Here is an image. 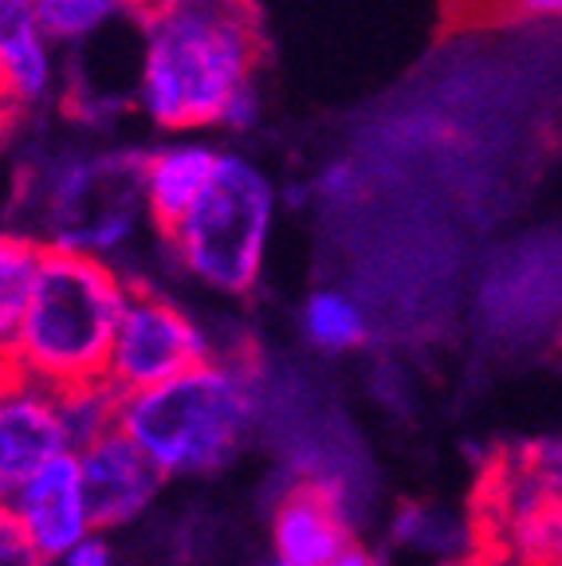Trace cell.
Returning a JSON list of instances; mask_svg holds the SVG:
<instances>
[{
  "label": "cell",
  "mask_w": 562,
  "mask_h": 566,
  "mask_svg": "<svg viewBox=\"0 0 562 566\" xmlns=\"http://www.w3.org/2000/svg\"><path fill=\"white\" fill-rule=\"evenodd\" d=\"M75 460H80L83 488H87L91 515H95L98 531H115L142 520L162 495V484H166V472L118 424L83 441L75 449Z\"/></svg>",
  "instance_id": "obj_8"
},
{
  "label": "cell",
  "mask_w": 562,
  "mask_h": 566,
  "mask_svg": "<svg viewBox=\"0 0 562 566\" xmlns=\"http://www.w3.org/2000/svg\"><path fill=\"white\" fill-rule=\"evenodd\" d=\"M138 28L134 98L158 130H232L252 118L260 63L252 0H154Z\"/></svg>",
  "instance_id": "obj_1"
},
{
  "label": "cell",
  "mask_w": 562,
  "mask_h": 566,
  "mask_svg": "<svg viewBox=\"0 0 562 566\" xmlns=\"http://www.w3.org/2000/svg\"><path fill=\"white\" fill-rule=\"evenodd\" d=\"M35 17L55 48H80L131 12L118 9L115 0H35Z\"/></svg>",
  "instance_id": "obj_15"
},
{
  "label": "cell",
  "mask_w": 562,
  "mask_h": 566,
  "mask_svg": "<svg viewBox=\"0 0 562 566\" xmlns=\"http://www.w3.org/2000/svg\"><path fill=\"white\" fill-rule=\"evenodd\" d=\"M445 566H516V563H508V558H496V555H488V551H465V555L448 558Z\"/></svg>",
  "instance_id": "obj_23"
},
{
  "label": "cell",
  "mask_w": 562,
  "mask_h": 566,
  "mask_svg": "<svg viewBox=\"0 0 562 566\" xmlns=\"http://www.w3.org/2000/svg\"><path fill=\"white\" fill-rule=\"evenodd\" d=\"M539 566H562V507H559V515H554L551 531H547V547H543V555H539Z\"/></svg>",
  "instance_id": "obj_22"
},
{
  "label": "cell",
  "mask_w": 562,
  "mask_h": 566,
  "mask_svg": "<svg viewBox=\"0 0 562 566\" xmlns=\"http://www.w3.org/2000/svg\"><path fill=\"white\" fill-rule=\"evenodd\" d=\"M138 221H149L142 201V154H95L55 169L40 240L48 248L115 260Z\"/></svg>",
  "instance_id": "obj_5"
},
{
  "label": "cell",
  "mask_w": 562,
  "mask_h": 566,
  "mask_svg": "<svg viewBox=\"0 0 562 566\" xmlns=\"http://www.w3.org/2000/svg\"><path fill=\"white\" fill-rule=\"evenodd\" d=\"M4 363H9V358H4V354H0V366H4Z\"/></svg>",
  "instance_id": "obj_26"
},
{
  "label": "cell",
  "mask_w": 562,
  "mask_h": 566,
  "mask_svg": "<svg viewBox=\"0 0 562 566\" xmlns=\"http://www.w3.org/2000/svg\"><path fill=\"white\" fill-rule=\"evenodd\" d=\"M60 394H63V417H67L75 449L118 424V389H111L106 381H87V386H71L60 389Z\"/></svg>",
  "instance_id": "obj_16"
},
{
  "label": "cell",
  "mask_w": 562,
  "mask_h": 566,
  "mask_svg": "<svg viewBox=\"0 0 562 566\" xmlns=\"http://www.w3.org/2000/svg\"><path fill=\"white\" fill-rule=\"evenodd\" d=\"M299 331H303V338H308L319 354H346L366 343L370 323H366V311H362L351 295L323 287V292H311L308 300H303Z\"/></svg>",
  "instance_id": "obj_14"
},
{
  "label": "cell",
  "mask_w": 562,
  "mask_h": 566,
  "mask_svg": "<svg viewBox=\"0 0 562 566\" xmlns=\"http://www.w3.org/2000/svg\"><path fill=\"white\" fill-rule=\"evenodd\" d=\"M12 512L20 515L28 535L40 543V551L48 558L63 555L71 543H80L83 535L98 531L75 452H63V457L48 460L44 469L12 495Z\"/></svg>",
  "instance_id": "obj_9"
},
{
  "label": "cell",
  "mask_w": 562,
  "mask_h": 566,
  "mask_svg": "<svg viewBox=\"0 0 562 566\" xmlns=\"http://www.w3.org/2000/svg\"><path fill=\"white\" fill-rule=\"evenodd\" d=\"M131 283L115 260L44 248L9 363L55 389L103 381Z\"/></svg>",
  "instance_id": "obj_3"
},
{
  "label": "cell",
  "mask_w": 562,
  "mask_h": 566,
  "mask_svg": "<svg viewBox=\"0 0 562 566\" xmlns=\"http://www.w3.org/2000/svg\"><path fill=\"white\" fill-rule=\"evenodd\" d=\"M354 539L343 500L319 480H299L272 512V551L291 566H326Z\"/></svg>",
  "instance_id": "obj_10"
},
{
  "label": "cell",
  "mask_w": 562,
  "mask_h": 566,
  "mask_svg": "<svg viewBox=\"0 0 562 566\" xmlns=\"http://www.w3.org/2000/svg\"><path fill=\"white\" fill-rule=\"evenodd\" d=\"M115 4L123 12H131V17H142V12H146L149 4H154V0H115Z\"/></svg>",
  "instance_id": "obj_24"
},
{
  "label": "cell",
  "mask_w": 562,
  "mask_h": 566,
  "mask_svg": "<svg viewBox=\"0 0 562 566\" xmlns=\"http://www.w3.org/2000/svg\"><path fill=\"white\" fill-rule=\"evenodd\" d=\"M326 566H382V563H378V555H374V551L366 547V543L351 539Z\"/></svg>",
  "instance_id": "obj_21"
},
{
  "label": "cell",
  "mask_w": 562,
  "mask_h": 566,
  "mask_svg": "<svg viewBox=\"0 0 562 566\" xmlns=\"http://www.w3.org/2000/svg\"><path fill=\"white\" fill-rule=\"evenodd\" d=\"M52 566H115V547L106 543V531H91L80 543H71L63 555H55Z\"/></svg>",
  "instance_id": "obj_19"
},
{
  "label": "cell",
  "mask_w": 562,
  "mask_h": 566,
  "mask_svg": "<svg viewBox=\"0 0 562 566\" xmlns=\"http://www.w3.org/2000/svg\"><path fill=\"white\" fill-rule=\"evenodd\" d=\"M44 240L35 232L0 229V354L9 358L12 335L20 327V315L32 295L35 272L44 260Z\"/></svg>",
  "instance_id": "obj_13"
},
{
  "label": "cell",
  "mask_w": 562,
  "mask_h": 566,
  "mask_svg": "<svg viewBox=\"0 0 562 566\" xmlns=\"http://www.w3.org/2000/svg\"><path fill=\"white\" fill-rule=\"evenodd\" d=\"M209 354H217L209 335L181 303L146 283H131L103 381L118 394H134L205 363Z\"/></svg>",
  "instance_id": "obj_6"
},
{
  "label": "cell",
  "mask_w": 562,
  "mask_h": 566,
  "mask_svg": "<svg viewBox=\"0 0 562 566\" xmlns=\"http://www.w3.org/2000/svg\"><path fill=\"white\" fill-rule=\"evenodd\" d=\"M260 386L248 363L209 354L205 363L118 394V429L146 452L166 480H194L225 469L252 433Z\"/></svg>",
  "instance_id": "obj_2"
},
{
  "label": "cell",
  "mask_w": 562,
  "mask_h": 566,
  "mask_svg": "<svg viewBox=\"0 0 562 566\" xmlns=\"http://www.w3.org/2000/svg\"><path fill=\"white\" fill-rule=\"evenodd\" d=\"M63 452H75L63 417V394L4 363L0 366V504H12V495Z\"/></svg>",
  "instance_id": "obj_7"
},
{
  "label": "cell",
  "mask_w": 562,
  "mask_h": 566,
  "mask_svg": "<svg viewBox=\"0 0 562 566\" xmlns=\"http://www.w3.org/2000/svg\"><path fill=\"white\" fill-rule=\"evenodd\" d=\"M220 154L225 150L201 138H174L142 154V201L158 237H166L209 189Z\"/></svg>",
  "instance_id": "obj_11"
},
{
  "label": "cell",
  "mask_w": 562,
  "mask_h": 566,
  "mask_svg": "<svg viewBox=\"0 0 562 566\" xmlns=\"http://www.w3.org/2000/svg\"><path fill=\"white\" fill-rule=\"evenodd\" d=\"M397 539L414 543V547L445 551V555L465 547V535H460L457 523L440 512H425V507H402V515H397Z\"/></svg>",
  "instance_id": "obj_17"
},
{
  "label": "cell",
  "mask_w": 562,
  "mask_h": 566,
  "mask_svg": "<svg viewBox=\"0 0 562 566\" xmlns=\"http://www.w3.org/2000/svg\"><path fill=\"white\" fill-rule=\"evenodd\" d=\"M275 224V189L240 154H220L209 189L166 232L174 260L217 295H248L264 272Z\"/></svg>",
  "instance_id": "obj_4"
},
{
  "label": "cell",
  "mask_w": 562,
  "mask_h": 566,
  "mask_svg": "<svg viewBox=\"0 0 562 566\" xmlns=\"http://www.w3.org/2000/svg\"><path fill=\"white\" fill-rule=\"evenodd\" d=\"M55 71V44L35 17V0H0V87L20 106L44 103Z\"/></svg>",
  "instance_id": "obj_12"
},
{
  "label": "cell",
  "mask_w": 562,
  "mask_h": 566,
  "mask_svg": "<svg viewBox=\"0 0 562 566\" xmlns=\"http://www.w3.org/2000/svg\"><path fill=\"white\" fill-rule=\"evenodd\" d=\"M0 566H52V558L28 535L12 504H0Z\"/></svg>",
  "instance_id": "obj_18"
},
{
  "label": "cell",
  "mask_w": 562,
  "mask_h": 566,
  "mask_svg": "<svg viewBox=\"0 0 562 566\" xmlns=\"http://www.w3.org/2000/svg\"><path fill=\"white\" fill-rule=\"evenodd\" d=\"M268 566H291V563H283V558H275V555H272V563H268Z\"/></svg>",
  "instance_id": "obj_25"
},
{
  "label": "cell",
  "mask_w": 562,
  "mask_h": 566,
  "mask_svg": "<svg viewBox=\"0 0 562 566\" xmlns=\"http://www.w3.org/2000/svg\"><path fill=\"white\" fill-rule=\"evenodd\" d=\"M20 111H24V106H20L17 98L9 95V91L0 87V154H4V146H9V138H12V134H17Z\"/></svg>",
  "instance_id": "obj_20"
}]
</instances>
